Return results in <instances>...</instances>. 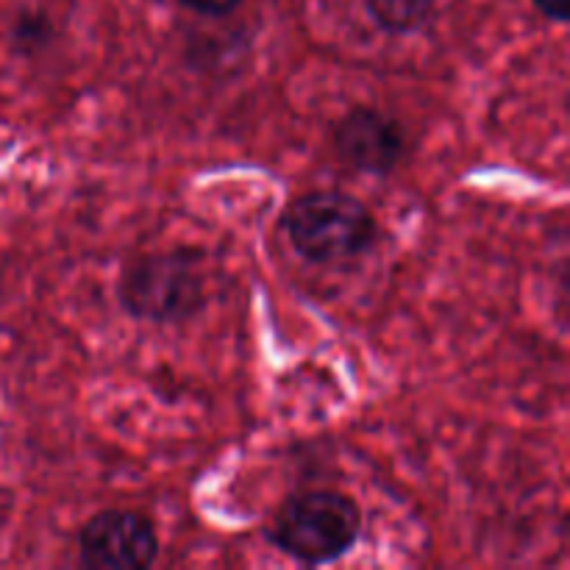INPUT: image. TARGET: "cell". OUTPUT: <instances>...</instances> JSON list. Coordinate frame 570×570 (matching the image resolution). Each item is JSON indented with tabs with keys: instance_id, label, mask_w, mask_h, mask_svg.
I'll return each mask as SVG.
<instances>
[{
	"instance_id": "obj_1",
	"label": "cell",
	"mask_w": 570,
	"mask_h": 570,
	"mask_svg": "<svg viewBox=\"0 0 570 570\" xmlns=\"http://www.w3.org/2000/svg\"><path fill=\"white\" fill-rule=\"evenodd\" d=\"M117 295L122 309L137 321H193L206 304L204 256L189 248L139 256L122 267Z\"/></svg>"
},
{
	"instance_id": "obj_2",
	"label": "cell",
	"mask_w": 570,
	"mask_h": 570,
	"mask_svg": "<svg viewBox=\"0 0 570 570\" xmlns=\"http://www.w3.org/2000/svg\"><path fill=\"white\" fill-rule=\"evenodd\" d=\"M284 228L293 248L317 265L356 259L367 254L379 237L373 212L340 189H321L295 200L284 215Z\"/></svg>"
},
{
	"instance_id": "obj_3",
	"label": "cell",
	"mask_w": 570,
	"mask_h": 570,
	"mask_svg": "<svg viewBox=\"0 0 570 570\" xmlns=\"http://www.w3.org/2000/svg\"><path fill=\"white\" fill-rule=\"evenodd\" d=\"M362 532L356 501L334 490H309L282 504L271 523V540L306 566H323L348 554Z\"/></svg>"
},
{
	"instance_id": "obj_4",
	"label": "cell",
	"mask_w": 570,
	"mask_h": 570,
	"mask_svg": "<svg viewBox=\"0 0 570 570\" xmlns=\"http://www.w3.org/2000/svg\"><path fill=\"white\" fill-rule=\"evenodd\" d=\"M78 551L87 568L145 570L159 557V534L139 512L104 510L81 527Z\"/></svg>"
},
{
	"instance_id": "obj_5",
	"label": "cell",
	"mask_w": 570,
	"mask_h": 570,
	"mask_svg": "<svg viewBox=\"0 0 570 570\" xmlns=\"http://www.w3.org/2000/svg\"><path fill=\"white\" fill-rule=\"evenodd\" d=\"M334 145L345 165L373 176H390L406 150L399 120L376 109H351L334 131Z\"/></svg>"
},
{
	"instance_id": "obj_6",
	"label": "cell",
	"mask_w": 570,
	"mask_h": 570,
	"mask_svg": "<svg viewBox=\"0 0 570 570\" xmlns=\"http://www.w3.org/2000/svg\"><path fill=\"white\" fill-rule=\"evenodd\" d=\"M367 6L387 31H412L434 11V0H367Z\"/></svg>"
},
{
	"instance_id": "obj_7",
	"label": "cell",
	"mask_w": 570,
	"mask_h": 570,
	"mask_svg": "<svg viewBox=\"0 0 570 570\" xmlns=\"http://www.w3.org/2000/svg\"><path fill=\"white\" fill-rule=\"evenodd\" d=\"M181 3L200 11V14H228V11L237 9L243 0H181Z\"/></svg>"
},
{
	"instance_id": "obj_8",
	"label": "cell",
	"mask_w": 570,
	"mask_h": 570,
	"mask_svg": "<svg viewBox=\"0 0 570 570\" xmlns=\"http://www.w3.org/2000/svg\"><path fill=\"white\" fill-rule=\"evenodd\" d=\"M538 11L543 17L554 22H566L568 20V11H570V0H534Z\"/></svg>"
}]
</instances>
